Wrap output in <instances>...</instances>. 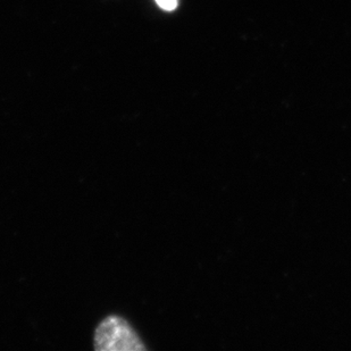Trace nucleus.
I'll return each instance as SVG.
<instances>
[{
  "label": "nucleus",
  "mask_w": 351,
  "mask_h": 351,
  "mask_svg": "<svg viewBox=\"0 0 351 351\" xmlns=\"http://www.w3.org/2000/svg\"><path fill=\"white\" fill-rule=\"evenodd\" d=\"M98 350H143L145 346L128 322L110 316L100 323L95 335Z\"/></svg>",
  "instance_id": "nucleus-1"
},
{
  "label": "nucleus",
  "mask_w": 351,
  "mask_h": 351,
  "mask_svg": "<svg viewBox=\"0 0 351 351\" xmlns=\"http://www.w3.org/2000/svg\"><path fill=\"white\" fill-rule=\"evenodd\" d=\"M156 1L160 8L167 12L176 10L178 6V0H156Z\"/></svg>",
  "instance_id": "nucleus-2"
}]
</instances>
